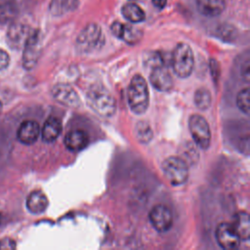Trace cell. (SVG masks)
<instances>
[{
    "instance_id": "1",
    "label": "cell",
    "mask_w": 250,
    "mask_h": 250,
    "mask_svg": "<svg viewBox=\"0 0 250 250\" xmlns=\"http://www.w3.org/2000/svg\"><path fill=\"white\" fill-rule=\"evenodd\" d=\"M127 99L130 109L136 114H143L148 107V89L146 79L136 74L131 79L127 91Z\"/></svg>"
},
{
    "instance_id": "25",
    "label": "cell",
    "mask_w": 250,
    "mask_h": 250,
    "mask_svg": "<svg viewBox=\"0 0 250 250\" xmlns=\"http://www.w3.org/2000/svg\"><path fill=\"white\" fill-rule=\"evenodd\" d=\"M17 14L16 8L9 3L1 4L0 5V21L1 22H8L11 21Z\"/></svg>"
},
{
    "instance_id": "12",
    "label": "cell",
    "mask_w": 250,
    "mask_h": 250,
    "mask_svg": "<svg viewBox=\"0 0 250 250\" xmlns=\"http://www.w3.org/2000/svg\"><path fill=\"white\" fill-rule=\"evenodd\" d=\"M149 82L154 89L160 92L170 91L173 87L172 76L164 65H158L151 68Z\"/></svg>"
},
{
    "instance_id": "3",
    "label": "cell",
    "mask_w": 250,
    "mask_h": 250,
    "mask_svg": "<svg viewBox=\"0 0 250 250\" xmlns=\"http://www.w3.org/2000/svg\"><path fill=\"white\" fill-rule=\"evenodd\" d=\"M87 102L100 116L111 117L115 113L116 104L112 95L104 88H92L87 93Z\"/></svg>"
},
{
    "instance_id": "17",
    "label": "cell",
    "mask_w": 250,
    "mask_h": 250,
    "mask_svg": "<svg viewBox=\"0 0 250 250\" xmlns=\"http://www.w3.org/2000/svg\"><path fill=\"white\" fill-rule=\"evenodd\" d=\"M241 240L247 241L250 237V218L245 211L236 213L230 223Z\"/></svg>"
},
{
    "instance_id": "4",
    "label": "cell",
    "mask_w": 250,
    "mask_h": 250,
    "mask_svg": "<svg viewBox=\"0 0 250 250\" xmlns=\"http://www.w3.org/2000/svg\"><path fill=\"white\" fill-rule=\"evenodd\" d=\"M102 28L97 23L87 24L78 34L76 39V49L81 54H88L102 46Z\"/></svg>"
},
{
    "instance_id": "23",
    "label": "cell",
    "mask_w": 250,
    "mask_h": 250,
    "mask_svg": "<svg viewBox=\"0 0 250 250\" xmlns=\"http://www.w3.org/2000/svg\"><path fill=\"white\" fill-rule=\"evenodd\" d=\"M135 133L137 136V139L140 143L147 144L151 141L153 134L150 126L146 121H139L135 128Z\"/></svg>"
},
{
    "instance_id": "15",
    "label": "cell",
    "mask_w": 250,
    "mask_h": 250,
    "mask_svg": "<svg viewBox=\"0 0 250 250\" xmlns=\"http://www.w3.org/2000/svg\"><path fill=\"white\" fill-rule=\"evenodd\" d=\"M196 7L205 17H218L226 9V0H196Z\"/></svg>"
},
{
    "instance_id": "19",
    "label": "cell",
    "mask_w": 250,
    "mask_h": 250,
    "mask_svg": "<svg viewBox=\"0 0 250 250\" xmlns=\"http://www.w3.org/2000/svg\"><path fill=\"white\" fill-rule=\"evenodd\" d=\"M30 32L21 24H14L8 31V42L13 48H21L24 45Z\"/></svg>"
},
{
    "instance_id": "11",
    "label": "cell",
    "mask_w": 250,
    "mask_h": 250,
    "mask_svg": "<svg viewBox=\"0 0 250 250\" xmlns=\"http://www.w3.org/2000/svg\"><path fill=\"white\" fill-rule=\"evenodd\" d=\"M111 32L114 36L126 42L127 44H137L142 37V32L133 25L122 23L120 21H114L110 26Z\"/></svg>"
},
{
    "instance_id": "16",
    "label": "cell",
    "mask_w": 250,
    "mask_h": 250,
    "mask_svg": "<svg viewBox=\"0 0 250 250\" xmlns=\"http://www.w3.org/2000/svg\"><path fill=\"white\" fill-rule=\"evenodd\" d=\"M62 121L58 117L51 116L45 121L42 130L40 131L42 140L46 143H52L58 139L62 133Z\"/></svg>"
},
{
    "instance_id": "13",
    "label": "cell",
    "mask_w": 250,
    "mask_h": 250,
    "mask_svg": "<svg viewBox=\"0 0 250 250\" xmlns=\"http://www.w3.org/2000/svg\"><path fill=\"white\" fill-rule=\"evenodd\" d=\"M40 135L39 124L34 120H25L23 121L17 133L18 140L24 145H31L36 142Z\"/></svg>"
},
{
    "instance_id": "10",
    "label": "cell",
    "mask_w": 250,
    "mask_h": 250,
    "mask_svg": "<svg viewBox=\"0 0 250 250\" xmlns=\"http://www.w3.org/2000/svg\"><path fill=\"white\" fill-rule=\"evenodd\" d=\"M53 98L60 104L68 107H78L80 105V99L75 90L63 83L55 85L52 88Z\"/></svg>"
},
{
    "instance_id": "27",
    "label": "cell",
    "mask_w": 250,
    "mask_h": 250,
    "mask_svg": "<svg viewBox=\"0 0 250 250\" xmlns=\"http://www.w3.org/2000/svg\"><path fill=\"white\" fill-rule=\"evenodd\" d=\"M10 63V57L6 51L0 48V70L5 69Z\"/></svg>"
},
{
    "instance_id": "14",
    "label": "cell",
    "mask_w": 250,
    "mask_h": 250,
    "mask_svg": "<svg viewBox=\"0 0 250 250\" xmlns=\"http://www.w3.org/2000/svg\"><path fill=\"white\" fill-rule=\"evenodd\" d=\"M89 142L87 133L81 129L69 131L64 137V145L70 151L82 150Z\"/></svg>"
},
{
    "instance_id": "6",
    "label": "cell",
    "mask_w": 250,
    "mask_h": 250,
    "mask_svg": "<svg viewBox=\"0 0 250 250\" xmlns=\"http://www.w3.org/2000/svg\"><path fill=\"white\" fill-rule=\"evenodd\" d=\"M188 129L195 144L202 149H207L211 144V131L207 120L199 115L192 114L188 119Z\"/></svg>"
},
{
    "instance_id": "20",
    "label": "cell",
    "mask_w": 250,
    "mask_h": 250,
    "mask_svg": "<svg viewBox=\"0 0 250 250\" xmlns=\"http://www.w3.org/2000/svg\"><path fill=\"white\" fill-rule=\"evenodd\" d=\"M122 16L133 23H138L144 21L146 19V14L144 10L136 3L130 2L125 4L121 9Z\"/></svg>"
},
{
    "instance_id": "31",
    "label": "cell",
    "mask_w": 250,
    "mask_h": 250,
    "mask_svg": "<svg viewBox=\"0 0 250 250\" xmlns=\"http://www.w3.org/2000/svg\"><path fill=\"white\" fill-rule=\"evenodd\" d=\"M1 110H2V103L0 101V112H1Z\"/></svg>"
},
{
    "instance_id": "26",
    "label": "cell",
    "mask_w": 250,
    "mask_h": 250,
    "mask_svg": "<svg viewBox=\"0 0 250 250\" xmlns=\"http://www.w3.org/2000/svg\"><path fill=\"white\" fill-rule=\"evenodd\" d=\"M241 77L246 81L249 82V78H250V62L247 59L241 65Z\"/></svg>"
},
{
    "instance_id": "30",
    "label": "cell",
    "mask_w": 250,
    "mask_h": 250,
    "mask_svg": "<svg viewBox=\"0 0 250 250\" xmlns=\"http://www.w3.org/2000/svg\"><path fill=\"white\" fill-rule=\"evenodd\" d=\"M131 2H134V3H137V2H142V1H145V0H130Z\"/></svg>"
},
{
    "instance_id": "5",
    "label": "cell",
    "mask_w": 250,
    "mask_h": 250,
    "mask_svg": "<svg viewBox=\"0 0 250 250\" xmlns=\"http://www.w3.org/2000/svg\"><path fill=\"white\" fill-rule=\"evenodd\" d=\"M162 171L165 178L173 186L185 184L188 178V167L181 157L170 156L162 163Z\"/></svg>"
},
{
    "instance_id": "8",
    "label": "cell",
    "mask_w": 250,
    "mask_h": 250,
    "mask_svg": "<svg viewBox=\"0 0 250 250\" xmlns=\"http://www.w3.org/2000/svg\"><path fill=\"white\" fill-rule=\"evenodd\" d=\"M148 219L153 229L159 232L168 231L173 226L171 210L163 204L153 206L148 213Z\"/></svg>"
},
{
    "instance_id": "9",
    "label": "cell",
    "mask_w": 250,
    "mask_h": 250,
    "mask_svg": "<svg viewBox=\"0 0 250 250\" xmlns=\"http://www.w3.org/2000/svg\"><path fill=\"white\" fill-rule=\"evenodd\" d=\"M218 244L226 250H232L239 246L241 239L234 230L230 223H221L218 225L215 232Z\"/></svg>"
},
{
    "instance_id": "2",
    "label": "cell",
    "mask_w": 250,
    "mask_h": 250,
    "mask_svg": "<svg viewBox=\"0 0 250 250\" xmlns=\"http://www.w3.org/2000/svg\"><path fill=\"white\" fill-rule=\"evenodd\" d=\"M171 65L175 74L181 78L188 77L194 66L193 52L189 45L179 43L171 56Z\"/></svg>"
},
{
    "instance_id": "7",
    "label": "cell",
    "mask_w": 250,
    "mask_h": 250,
    "mask_svg": "<svg viewBox=\"0 0 250 250\" xmlns=\"http://www.w3.org/2000/svg\"><path fill=\"white\" fill-rule=\"evenodd\" d=\"M41 53V40L38 31H31L23 45L22 65L26 70H31L37 64Z\"/></svg>"
},
{
    "instance_id": "24",
    "label": "cell",
    "mask_w": 250,
    "mask_h": 250,
    "mask_svg": "<svg viewBox=\"0 0 250 250\" xmlns=\"http://www.w3.org/2000/svg\"><path fill=\"white\" fill-rule=\"evenodd\" d=\"M249 96H250V92H249L248 87L239 91L237 96H236L237 107L246 115L249 114V108H250V106H249Z\"/></svg>"
},
{
    "instance_id": "22",
    "label": "cell",
    "mask_w": 250,
    "mask_h": 250,
    "mask_svg": "<svg viewBox=\"0 0 250 250\" xmlns=\"http://www.w3.org/2000/svg\"><path fill=\"white\" fill-rule=\"evenodd\" d=\"M212 97L206 88H198L194 93V104L201 110H206L211 106Z\"/></svg>"
},
{
    "instance_id": "18",
    "label": "cell",
    "mask_w": 250,
    "mask_h": 250,
    "mask_svg": "<svg viewBox=\"0 0 250 250\" xmlns=\"http://www.w3.org/2000/svg\"><path fill=\"white\" fill-rule=\"evenodd\" d=\"M48 207V198L41 190H34L26 198V208L32 214H41Z\"/></svg>"
},
{
    "instance_id": "21",
    "label": "cell",
    "mask_w": 250,
    "mask_h": 250,
    "mask_svg": "<svg viewBox=\"0 0 250 250\" xmlns=\"http://www.w3.org/2000/svg\"><path fill=\"white\" fill-rule=\"evenodd\" d=\"M78 6V0H53L51 11L55 15H61L73 11Z\"/></svg>"
},
{
    "instance_id": "28",
    "label": "cell",
    "mask_w": 250,
    "mask_h": 250,
    "mask_svg": "<svg viewBox=\"0 0 250 250\" xmlns=\"http://www.w3.org/2000/svg\"><path fill=\"white\" fill-rule=\"evenodd\" d=\"M15 247V242L10 238H3L0 240V249H11Z\"/></svg>"
},
{
    "instance_id": "29",
    "label": "cell",
    "mask_w": 250,
    "mask_h": 250,
    "mask_svg": "<svg viewBox=\"0 0 250 250\" xmlns=\"http://www.w3.org/2000/svg\"><path fill=\"white\" fill-rule=\"evenodd\" d=\"M153 6L159 10H162L166 7L167 4V0H151Z\"/></svg>"
}]
</instances>
